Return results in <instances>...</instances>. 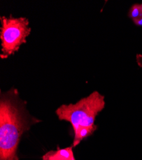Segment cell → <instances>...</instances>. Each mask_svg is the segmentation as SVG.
Returning <instances> with one entry per match:
<instances>
[{"label": "cell", "instance_id": "4", "mask_svg": "<svg viewBox=\"0 0 142 160\" xmlns=\"http://www.w3.org/2000/svg\"><path fill=\"white\" fill-rule=\"evenodd\" d=\"M72 145L66 148H57L56 150H51L43 155L42 160H76Z\"/></svg>", "mask_w": 142, "mask_h": 160}, {"label": "cell", "instance_id": "6", "mask_svg": "<svg viewBox=\"0 0 142 160\" xmlns=\"http://www.w3.org/2000/svg\"><path fill=\"white\" fill-rule=\"evenodd\" d=\"M136 60L138 66L140 67V68H142V55L137 54L136 57Z\"/></svg>", "mask_w": 142, "mask_h": 160}, {"label": "cell", "instance_id": "5", "mask_svg": "<svg viewBox=\"0 0 142 160\" xmlns=\"http://www.w3.org/2000/svg\"><path fill=\"white\" fill-rule=\"evenodd\" d=\"M128 16L133 21L142 18V4H135L129 10Z\"/></svg>", "mask_w": 142, "mask_h": 160}, {"label": "cell", "instance_id": "7", "mask_svg": "<svg viewBox=\"0 0 142 160\" xmlns=\"http://www.w3.org/2000/svg\"><path fill=\"white\" fill-rule=\"evenodd\" d=\"M133 21L137 26H142V18L135 19V20H133Z\"/></svg>", "mask_w": 142, "mask_h": 160}, {"label": "cell", "instance_id": "1", "mask_svg": "<svg viewBox=\"0 0 142 160\" xmlns=\"http://www.w3.org/2000/svg\"><path fill=\"white\" fill-rule=\"evenodd\" d=\"M40 121L30 115L25 102L16 88L1 93L0 98V160H19L17 151L25 132Z\"/></svg>", "mask_w": 142, "mask_h": 160}, {"label": "cell", "instance_id": "3", "mask_svg": "<svg viewBox=\"0 0 142 160\" xmlns=\"http://www.w3.org/2000/svg\"><path fill=\"white\" fill-rule=\"evenodd\" d=\"M0 38L2 40V59L7 58L19 49L20 46L26 42V38L30 35L31 29L30 22L25 18L2 16Z\"/></svg>", "mask_w": 142, "mask_h": 160}, {"label": "cell", "instance_id": "2", "mask_svg": "<svg viewBox=\"0 0 142 160\" xmlns=\"http://www.w3.org/2000/svg\"><path fill=\"white\" fill-rule=\"evenodd\" d=\"M105 106L104 96L94 91L75 104H62L56 113L60 121H66L71 124L75 134L82 128L96 127V118Z\"/></svg>", "mask_w": 142, "mask_h": 160}]
</instances>
